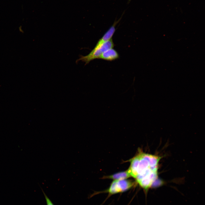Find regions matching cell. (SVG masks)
<instances>
[{
	"mask_svg": "<svg viewBox=\"0 0 205 205\" xmlns=\"http://www.w3.org/2000/svg\"><path fill=\"white\" fill-rule=\"evenodd\" d=\"M41 188V190L44 195L46 203V205H54L51 200L47 196L42 189Z\"/></svg>",
	"mask_w": 205,
	"mask_h": 205,
	"instance_id": "7",
	"label": "cell"
},
{
	"mask_svg": "<svg viewBox=\"0 0 205 205\" xmlns=\"http://www.w3.org/2000/svg\"><path fill=\"white\" fill-rule=\"evenodd\" d=\"M114 44L112 38L105 42L97 48H94L87 55L85 56L81 55L80 58L76 61L77 63L79 61L85 62V65L88 64L91 61L99 58L101 55L106 50L113 48Z\"/></svg>",
	"mask_w": 205,
	"mask_h": 205,
	"instance_id": "2",
	"label": "cell"
},
{
	"mask_svg": "<svg viewBox=\"0 0 205 205\" xmlns=\"http://www.w3.org/2000/svg\"><path fill=\"white\" fill-rule=\"evenodd\" d=\"M119 55L118 52L113 48L109 49L104 52L99 59L111 61L118 59Z\"/></svg>",
	"mask_w": 205,
	"mask_h": 205,
	"instance_id": "4",
	"label": "cell"
},
{
	"mask_svg": "<svg viewBox=\"0 0 205 205\" xmlns=\"http://www.w3.org/2000/svg\"><path fill=\"white\" fill-rule=\"evenodd\" d=\"M161 157L141 151L130 160L128 171L145 192L152 186L158 178L159 164Z\"/></svg>",
	"mask_w": 205,
	"mask_h": 205,
	"instance_id": "1",
	"label": "cell"
},
{
	"mask_svg": "<svg viewBox=\"0 0 205 205\" xmlns=\"http://www.w3.org/2000/svg\"><path fill=\"white\" fill-rule=\"evenodd\" d=\"M124 12V11L121 17L118 20H115L112 25L104 34L102 37L98 40L94 48L98 47L103 43L110 40L112 38L116 30V26L121 19Z\"/></svg>",
	"mask_w": 205,
	"mask_h": 205,
	"instance_id": "3",
	"label": "cell"
},
{
	"mask_svg": "<svg viewBox=\"0 0 205 205\" xmlns=\"http://www.w3.org/2000/svg\"><path fill=\"white\" fill-rule=\"evenodd\" d=\"M131 177L128 171L122 172L108 176L107 177L114 180H121L126 179Z\"/></svg>",
	"mask_w": 205,
	"mask_h": 205,
	"instance_id": "6",
	"label": "cell"
},
{
	"mask_svg": "<svg viewBox=\"0 0 205 205\" xmlns=\"http://www.w3.org/2000/svg\"><path fill=\"white\" fill-rule=\"evenodd\" d=\"M104 192H108L111 195L123 192L119 180H114L111 183L109 188Z\"/></svg>",
	"mask_w": 205,
	"mask_h": 205,
	"instance_id": "5",
	"label": "cell"
}]
</instances>
